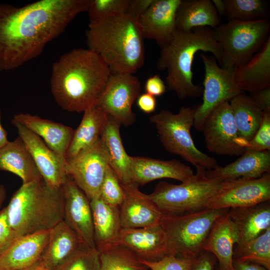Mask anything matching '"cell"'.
<instances>
[{"instance_id":"1","label":"cell","mask_w":270,"mask_h":270,"mask_svg":"<svg viewBox=\"0 0 270 270\" xmlns=\"http://www.w3.org/2000/svg\"><path fill=\"white\" fill-rule=\"evenodd\" d=\"M90 0H40L22 6L0 4V71L17 68L38 56Z\"/></svg>"},{"instance_id":"2","label":"cell","mask_w":270,"mask_h":270,"mask_svg":"<svg viewBox=\"0 0 270 270\" xmlns=\"http://www.w3.org/2000/svg\"><path fill=\"white\" fill-rule=\"evenodd\" d=\"M111 74L108 66L96 53L88 48L74 49L53 64L51 92L65 110L84 112L96 104Z\"/></svg>"},{"instance_id":"3","label":"cell","mask_w":270,"mask_h":270,"mask_svg":"<svg viewBox=\"0 0 270 270\" xmlns=\"http://www.w3.org/2000/svg\"><path fill=\"white\" fill-rule=\"evenodd\" d=\"M156 67L166 70V82L180 100L198 98L203 87L193 82L192 64L199 51L212 54L220 64L222 52L216 40L212 28H198L188 32L176 30L169 41L160 46Z\"/></svg>"},{"instance_id":"4","label":"cell","mask_w":270,"mask_h":270,"mask_svg":"<svg viewBox=\"0 0 270 270\" xmlns=\"http://www.w3.org/2000/svg\"><path fill=\"white\" fill-rule=\"evenodd\" d=\"M144 38L138 22L127 13L89 22L88 48L98 54L112 74H134L144 62Z\"/></svg>"},{"instance_id":"5","label":"cell","mask_w":270,"mask_h":270,"mask_svg":"<svg viewBox=\"0 0 270 270\" xmlns=\"http://www.w3.org/2000/svg\"><path fill=\"white\" fill-rule=\"evenodd\" d=\"M62 188L42 178L22 184L6 206L10 224L18 236L48 231L64 220Z\"/></svg>"},{"instance_id":"6","label":"cell","mask_w":270,"mask_h":270,"mask_svg":"<svg viewBox=\"0 0 270 270\" xmlns=\"http://www.w3.org/2000/svg\"><path fill=\"white\" fill-rule=\"evenodd\" d=\"M228 210L206 208L182 214H164L160 225L168 238L170 254L195 259L204 251L215 222Z\"/></svg>"},{"instance_id":"7","label":"cell","mask_w":270,"mask_h":270,"mask_svg":"<svg viewBox=\"0 0 270 270\" xmlns=\"http://www.w3.org/2000/svg\"><path fill=\"white\" fill-rule=\"evenodd\" d=\"M195 110L196 108L185 106L176 114L164 110L150 116V121L167 151L181 156L196 168L212 170L218 166L216 160L198 150L191 135Z\"/></svg>"},{"instance_id":"8","label":"cell","mask_w":270,"mask_h":270,"mask_svg":"<svg viewBox=\"0 0 270 270\" xmlns=\"http://www.w3.org/2000/svg\"><path fill=\"white\" fill-rule=\"evenodd\" d=\"M196 168L191 180L179 184L160 182L148 194L164 214H182L204 209L221 188L223 182L207 176L206 170L202 166Z\"/></svg>"},{"instance_id":"9","label":"cell","mask_w":270,"mask_h":270,"mask_svg":"<svg viewBox=\"0 0 270 270\" xmlns=\"http://www.w3.org/2000/svg\"><path fill=\"white\" fill-rule=\"evenodd\" d=\"M222 52L220 66L234 70L259 51L270 37V21L230 20L212 29Z\"/></svg>"},{"instance_id":"10","label":"cell","mask_w":270,"mask_h":270,"mask_svg":"<svg viewBox=\"0 0 270 270\" xmlns=\"http://www.w3.org/2000/svg\"><path fill=\"white\" fill-rule=\"evenodd\" d=\"M200 56L204 69L203 98L202 103L196 108L194 126L202 132L206 120L216 108L242 92L236 82L234 70L220 66L214 59L203 54Z\"/></svg>"},{"instance_id":"11","label":"cell","mask_w":270,"mask_h":270,"mask_svg":"<svg viewBox=\"0 0 270 270\" xmlns=\"http://www.w3.org/2000/svg\"><path fill=\"white\" fill-rule=\"evenodd\" d=\"M206 147L219 156H240L246 150L248 143L239 136L229 102L216 108L203 124Z\"/></svg>"},{"instance_id":"12","label":"cell","mask_w":270,"mask_h":270,"mask_svg":"<svg viewBox=\"0 0 270 270\" xmlns=\"http://www.w3.org/2000/svg\"><path fill=\"white\" fill-rule=\"evenodd\" d=\"M140 92V81L134 74H112L95 104L121 125L128 126L136 121L132 106Z\"/></svg>"},{"instance_id":"13","label":"cell","mask_w":270,"mask_h":270,"mask_svg":"<svg viewBox=\"0 0 270 270\" xmlns=\"http://www.w3.org/2000/svg\"><path fill=\"white\" fill-rule=\"evenodd\" d=\"M108 165L100 139L66 160V174L90 200L100 196Z\"/></svg>"},{"instance_id":"14","label":"cell","mask_w":270,"mask_h":270,"mask_svg":"<svg viewBox=\"0 0 270 270\" xmlns=\"http://www.w3.org/2000/svg\"><path fill=\"white\" fill-rule=\"evenodd\" d=\"M270 200V173L256 178H240L224 182L206 208L230 209L254 206Z\"/></svg>"},{"instance_id":"15","label":"cell","mask_w":270,"mask_h":270,"mask_svg":"<svg viewBox=\"0 0 270 270\" xmlns=\"http://www.w3.org/2000/svg\"><path fill=\"white\" fill-rule=\"evenodd\" d=\"M11 123L16 128L18 136L31 154L42 179L52 186L62 188L68 178L65 169L66 160L35 134L17 122Z\"/></svg>"},{"instance_id":"16","label":"cell","mask_w":270,"mask_h":270,"mask_svg":"<svg viewBox=\"0 0 270 270\" xmlns=\"http://www.w3.org/2000/svg\"><path fill=\"white\" fill-rule=\"evenodd\" d=\"M62 190L64 197V221L82 243L96 248L90 200L69 178Z\"/></svg>"},{"instance_id":"17","label":"cell","mask_w":270,"mask_h":270,"mask_svg":"<svg viewBox=\"0 0 270 270\" xmlns=\"http://www.w3.org/2000/svg\"><path fill=\"white\" fill-rule=\"evenodd\" d=\"M114 245L123 246L148 261L158 260L170 254L168 238L160 224L122 228Z\"/></svg>"},{"instance_id":"18","label":"cell","mask_w":270,"mask_h":270,"mask_svg":"<svg viewBox=\"0 0 270 270\" xmlns=\"http://www.w3.org/2000/svg\"><path fill=\"white\" fill-rule=\"evenodd\" d=\"M124 200L120 206L122 228H139L160 224L164 213L148 194L134 182L122 184Z\"/></svg>"},{"instance_id":"19","label":"cell","mask_w":270,"mask_h":270,"mask_svg":"<svg viewBox=\"0 0 270 270\" xmlns=\"http://www.w3.org/2000/svg\"><path fill=\"white\" fill-rule=\"evenodd\" d=\"M181 0H154L138 20L144 38L155 40L160 47L169 41L176 30V16Z\"/></svg>"},{"instance_id":"20","label":"cell","mask_w":270,"mask_h":270,"mask_svg":"<svg viewBox=\"0 0 270 270\" xmlns=\"http://www.w3.org/2000/svg\"><path fill=\"white\" fill-rule=\"evenodd\" d=\"M194 176L190 167L176 160H164L131 156V180L138 186L164 178L184 182L191 180Z\"/></svg>"},{"instance_id":"21","label":"cell","mask_w":270,"mask_h":270,"mask_svg":"<svg viewBox=\"0 0 270 270\" xmlns=\"http://www.w3.org/2000/svg\"><path fill=\"white\" fill-rule=\"evenodd\" d=\"M12 122L22 125L38 136L48 146L66 161V153L74 131L72 128L28 113L16 114Z\"/></svg>"},{"instance_id":"22","label":"cell","mask_w":270,"mask_h":270,"mask_svg":"<svg viewBox=\"0 0 270 270\" xmlns=\"http://www.w3.org/2000/svg\"><path fill=\"white\" fill-rule=\"evenodd\" d=\"M50 230L18 237L0 255V270H23L38 262Z\"/></svg>"},{"instance_id":"23","label":"cell","mask_w":270,"mask_h":270,"mask_svg":"<svg viewBox=\"0 0 270 270\" xmlns=\"http://www.w3.org/2000/svg\"><path fill=\"white\" fill-rule=\"evenodd\" d=\"M270 172V150H246L234 162L224 166L206 170L207 176L230 182L240 178H256Z\"/></svg>"},{"instance_id":"24","label":"cell","mask_w":270,"mask_h":270,"mask_svg":"<svg viewBox=\"0 0 270 270\" xmlns=\"http://www.w3.org/2000/svg\"><path fill=\"white\" fill-rule=\"evenodd\" d=\"M120 124L108 115L100 140L108 166L112 170L121 184L132 182L131 156L126 153L120 134Z\"/></svg>"},{"instance_id":"25","label":"cell","mask_w":270,"mask_h":270,"mask_svg":"<svg viewBox=\"0 0 270 270\" xmlns=\"http://www.w3.org/2000/svg\"><path fill=\"white\" fill-rule=\"evenodd\" d=\"M94 238L100 252L115 244L121 230L120 208L110 205L100 196L90 200Z\"/></svg>"},{"instance_id":"26","label":"cell","mask_w":270,"mask_h":270,"mask_svg":"<svg viewBox=\"0 0 270 270\" xmlns=\"http://www.w3.org/2000/svg\"><path fill=\"white\" fill-rule=\"evenodd\" d=\"M238 242L236 228L227 212L215 222L206 242L204 250L211 253L216 258L220 270H234V248Z\"/></svg>"},{"instance_id":"27","label":"cell","mask_w":270,"mask_h":270,"mask_svg":"<svg viewBox=\"0 0 270 270\" xmlns=\"http://www.w3.org/2000/svg\"><path fill=\"white\" fill-rule=\"evenodd\" d=\"M234 77L242 92L252 94L270 87V36L250 60L234 70Z\"/></svg>"},{"instance_id":"28","label":"cell","mask_w":270,"mask_h":270,"mask_svg":"<svg viewBox=\"0 0 270 270\" xmlns=\"http://www.w3.org/2000/svg\"><path fill=\"white\" fill-rule=\"evenodd\" d=\"M82 242L63 220L50 230L39 262L50 270H56Z\"/></svg>"},{"instance_id":"29","label":"cell","mask_w":270,"mask_h":270,"mask_svg":"<svg viewBox=\"0 0 270 270\" xmlns=\"http://www.w3.org/2000/svg\"><path fill=\"white\" fill-rule=\"evenodd\" d=\"M228 214L235 226L240 244L259 236L270 228V201L228 209Z\"/></svg>"},{"instance_id":"30","label":"cell","mask_w":270,"mask_h":270,"mask_svg":"<svg viewBox=\"0 0 270 270\" xmlns=\"http://www.w3.org/2000/svg\"><path fill=\"white\" fill-rule=\"evenodd\" d=\"M0 170L16 175L22 184L42 178L31 154L19 136L0 148Z\"/></svg>"},{"instance_id":"31","label":"cell","mask_w":270,"mask_h":270,"mask_svg":"<svg viewBox=\"0 0 270 270\" xmlns=\"http://www.w3.org/2000/svg\"><path fill=\"white\" fill-rule=\"evenodd\" d=\"M220 24V18L210 0H182L176 12L177 30L188 32L194 28Z\"/></svg>"},{"instance_id":"32","label":"cell","mask_w":270,"mask_h":270,"mask_svg":"<svg viewBox=\"0 0 270 270\" xmlns=\"http://www.w3.org/2000/svg\"><path fill=\"white\" fill-rule=\"evenodd\" d=\"M108 117V114L96 104L84 112L82 120L74 131L66 160L72 158L100 139Z\"/></svg>"},{"instance_id":"33","label":"cell","mask_w":270,"mask_h":270,"mask_svg":"<svg viewBox=\"0 0 270 270\" xmlns=\"http://www.w3.org/2000/svg\"><path fill=\"white\" fill-rule=\"evenodd\" d=\"M229 102L239 136L248 143L261 124L264 112L250 96L242 92L233 98Z\"/></svg>"},{"instance_id":"34","label":"cell","mask_w":270,"mask_h":270,"mask_svg":"<svg viewBox=\"0 0 270 270\" xmlns=\"http://www.w3.org/2000/svg\"><path fill=\"white\" fill-rule=\"evenodd\" d=\"M235 245L233 260L256 263L270 270V228L258 236Z\"/></svg>"},{"instance_id":"35","label":"cell","mask_w":270,"mask_h":270,"mask_svg":"<svg viewBox=\"0 0 270 270\" xmlns=\"http://www.w3.org/2000/svg\"><path fill=\"white\" fill-rule=\"evenodd\" d=\"M228 21L252 22L268 19L270 5L264 0H224Z\"/></svg>"},{"instance_id":"36","label":"cell","mask_w":270,"mask_h":270,"mask_svg":"<svg viewBox=\"0 0 270 270\" xmlns=\"http://www.w3.org/2000/svg\"><path fill=\"white\" fill-rule=\"evenodd\" d=\"M100 270H148L129 249L113 245L100 252Z\"/></svg>"},{"instance_id":"37","label":"cell","mask_w":270,"mask_h":270,"mask_svg":"<svg viewBox=\"0 0 270 270\" xmlns=\"http://www.w3.org/2000/svg\"><path fill=\"white\" fill-rule=\"evenodd\" d=\"M100 252L82 243L56 270H100Z\"/></svg>"},{"instance_id":"38","label":"cell","mask_w":270,"mask_h":270,"mask_svg":"<svg viewBox=\"0 0 270 270\" xmlns=\"http://www.w3.org/2000/svg\"><path fill=\"white\" fill-rule=\"evenodd\" d=\"M130 0H90L88 12L90 22L127 13Z\"/></svg>"},{"instance_id":"39","label":"cell","mask_w":270,"mask_h":270,"mask_svg":"<svg viewBox=\"0 0 270 270\" xmlns=\"http://www.w3.org/2000/svg\"><path fill=\"white\" fill-rule=\"evenodd\" d=\"M124 196V190L118 177L108 166L100 188V198L106 204L120 208Z\"/></svg>"},{"instance_id":"40","label":"cell","mask_w":270,"mask_h":270,"mask_svg":"<svg viewBox=\"0 0 270 270\" xmlns=\"http://www.w3.org/2000/svg\"><path fill=\"white\" fill-rule=\"evenodd\" d=\"M194 260L170 254L156 261H140L148 270H190Z\"/></svg>"},{"instance_id":"41","label":"cell","mask_w":270,"mask_h":270,"mask_svg":"<svg viewBox=\"0 0 270 270\" xmlns=\"http://www.w3.org/2000/svg\"><path fill=\"white\" fill-rule=\"evenodd\" d=\"M246 150H270V112H264L261 124L248 142Z\"/></svg>"},{"instance_id":"42","label":"cell","mask_w":270,"mask_h":270,"mask_svg":"<svg viewBox=\"0 0 270 270\" xmlns=\"http://www.w3.org/2000/svg\"><path fill=\"white\" fill-rule=\"evenodd\" d=\"M18 237L10 224L5 206L0 210V255Z\"/></svg>"},{"instance_id":"43","label":"cell","mask_w":270,"mask_h":270,"mask_svg":"<svg viewBox=\"0 0 270 270\" xmlns=\"http://www.w3.org/2000/svg\"><path fill=\"white\" fill-rule=\"evenodd\" d=\"M216 262L212 254L204 250L194 260L190 270H214Z\"/></svg>"},{"instance_id":"44","label":"cell","mask_w":270,"mask_h":270,"mask_svg":"<svg viewBox=\"0 0 270 270\" xmlns=\"http://www.w3.org/2000/svg\"><path fill=\"white\" fill-rule=\"evenodd\" d=\"M146 93L154 97L162 95L166 90V85L158 74L149 77L144 84Z\"/></svg>"},{"instance_id":"45","label":"cell","mask_w":270,"mask_h":270,"mask_svg":"<svg viewBox=\"0 0 270 270\" xmlns=\"http://www.w3.org/2000/svg\"><path fill=\"white\" fill-rule=\"evenodd\" d=\"M250 94L252 101L263 112H270V87Z\"/></svg>"},{"instance_id":"46","label":"cell","mask_w":270,"mask_h":270,"mask_svg":"<svg viewBox=\"0 0 270 270\" xmlns=\"http://www.w3.org/2000/svg\"><path fill=\"white\" fill-rule=\"evenodd\" d=\"M154 0H130L127 14L138 22L140 17L148 10Z\"/></svg>"},{"instance_id":"47","label":"cell","mask_w":270,"mask_h":270,"mask_svg":"<svg viewBox=\"0 0 270 270\" xmlns=\"http://www.w3.org/2000/svg\"><path fill=\"white\" fill-rule=\"evenodd\" d=\"M136 100L138 107L143 112L150 114L156 110V97L145 92L140 94Z\"/></svg>"},{"instance_id":"48","label":"cell","mask_w":270,"mask_h":270,"mask_svg":"<svg viewBox=\"0 0 270 270\" xmlns=\"http://www.w3.org/2000/svg\"><path fill=\"white\" fill-rule=\"evenodd\" d=\"M234 270H268L264 266L251 262L233 260Z\"/></svg>"},{"instance_id":"49","label":"cell","mask_w":270,"mask_h":270,"mask_svg":"<svg viewBox=\"0 0 270 270\" xmlns=\"http://www.w3.org/2000/svg\"><path fill=\"white\" fill-rule=\"evenodd\" d=\"M212 2L220 17L224 16L226 5L224 0H212Z\"/></svg>"},{"instance_id":"50","label":"cell","mask_w":270,"mask_h":270,"mask_svg":"<svg viewBox=\"0 0 270 270\" xmlns=\"http://www.w3.org/2000/svg\"><path fill=\"white\" fill-rule=\"evenodd\" d=\"M2 112L0 108V148L6 144L9 141L8 140L6 131L4 128L1 124Z\"/></svg>"},{"instance_id":"51","label":"cell","mask_w":270,"mask_h":270,"mask_svg":"<svg viewBox=\"0 0 270 270\" xmlns=\"http://www.w3.org/2000/svg\"><path fill=\"white\" fill-rule=\"evenodd\" d=\"M6 197V190L5 186L0 184V210Z\"/></svg>"},{"instance_id":"52","label":"cell","mask_w":270,"mask_h":270,"mask_svg":"<svg viewBox=\"0 0 270 270\" xmlns=\"http://www.w3.org/2000/svg\"><path fill=\"white\" fill-rule=\"evenodd\" d=\"M23 270H50L44 266L39 261L32 266Z\"/></svg>"},{"instance_id":"53","label":"cell","mask_w":270,"mask_h":270,"mask_svg":"<svg viewBox=\"0 0 270 270\" xmlns=\"http://www.w3.org/2000/svg\"><path fill=\"white\" fill-rule=\"evenodd\" d=\"M216 270H220V268H219L218 266L216 267Z\"/></svg>"}]
</instances>
